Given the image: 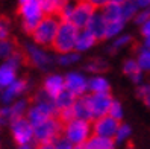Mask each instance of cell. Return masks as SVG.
<instances>
[{"mask_svg":"<svg viewBox=\"0 0 150 149\" xmlns=\"http://www.w3.org/2000/svg\"><path fill=\"white\" fill-rule=\"evenodd\" d=\"M97 9L88 2H74V0H68V2L62 6V9L59 11V19L61 20H67L70 23H73L76 28L83 29L86 28L88 21L93 17V14Z\"/></svg>","mask_w":150,"mask_h":149,"instance_id":"cell-1","label":"cell"},{"mask_svg":"<svg viewBox=\"0 0 150 149\" xmlns=\"http://www.w3.org/2000/svg\"><path fill=\"white\" fill-rule=\"evenodd\" d=\"M55 116H58V111L55 108L53 99L41 88L35 94L33 102L29 105L28 111H26V117L35 126V125H40L41 122L47 120L50 117H55Z\"/></svg>","mask_w":150,"mask_h":149,"instance_id":"cell-2","label":"cell"},{"mask_svg":"<svg viewBox=\"0 0 150 149\" xmlns=\"http://www.w3.org/2000/svg\"><path fill=\"white\" fill-rule=\"evenodd\" d=\"M23 55L28 63L41 72H50L53 66L56 64L55 55L49 50V47L40 46L33 41H29L23 46Z\"/></svg>","mask_w":150,"mask_h":149,"instance_id":"cell-3","label":"cell"},{"mask_svg":"<svg viewBox=\"0 0 150 149\" xmlns=\"http://www.w3.org/2000/svg\"><path fill=\"white\" fill-rule=\"evenodd\" d=\"M59 23H61L59 15L46 14L40 20V23L35 26V29L29 34L32 41L40 44V46L52 49L55 37H56V32H58V28H59Z\"/></svg>","mask_w":150,"mask_h":149,"instance_id":"cell-4","label":"cell"},{"mask_svg":"<svg viewBox=\"0 0 150 149\" xmlns=\"http://www.w3.org/2000/svg\"><path fill=\"white\" fill-rule=\"evenodd\" d=\"M93 134V123L86 119H71L62 123V135L73 145V148H82Z\"/></svg>","mask_w":150,"mask_h":149,"instance_id":"cell-5","label":"cell"},{"mask_svg":"<svg viewBox=\"0 0 150 149\" xmlns=\"http://www.w3.org/2000/svg\"><path fill=\"white\" fill-rule=\"evenodd\" d=\"M33 134H35V143L40 148L50 149L52 143L62 134V122L58 116L50 117L47 120L41 122L40 125L33 126Z\"/></svg>","mask_w":150,"mask_h":149,"instance_id":"cell-6","label":"cell"},{"mask_svg":"<svg viewBox=\"0 0 150 149\" xmlns=\"http://www.w3.org/2000/svg\"><path fill=\"white\" fill-rule=\"evenodd\" d=\"M9 129H11V134H12L15 145L20 149H30L33 146H37V143H35V134H33V125L28 120L26 116L15 119L9 125Z\"/></svg>","mask_w":150,"mask_h":149,"instance_id":"cell-7","label":"cell"},{"mask_svg":"<svg viewBox=\"0 0 150 149\" xmlns=\"http://www.w3.org/2000/svg\"><path fill=\"white\" fill-rule=\"evenodd\" d=\"M77 34H79V28H76L73 23H70L67 20H61L55 41H53V46H52V49L55 50V53L74 50Z\"/></svg>","mask_w":150,"mask_h":149,"instance_id":"cell-8","label":"cell"},{"mask_svg":"<svg viewBox=\"0 0 150 149\" xmlns=\"http://www.w3.org/2000/svg\"><path fill=\"white\" fill-rule=\"evenodd\" d=\"M18 15L21 19L23 29L30 34L46 14L42 11L40 0H28V2L18 3Z\"/></svg>","mask_w":150,"mask_h":149,"instance_id":"cell-9","label":"cell"},{"mask_svg":"<svg viewBox=\"0 0 150 149\" xmlns=\"http://www.w3.org/2000/svg\"><path fill=\"white\" fill-rule=\"evenodd\" d=\"M23 61L26 59L21 50H17L12 56L3 59V63L0 64V90H3L5 87L12 84L18 78V70L23 64Z\"/></svg>","mask_w":150,"mask_h":149,"instance_id":"cell-10","label":"cell"},{"mask_svg":"<svg viewBox=\"0 0 150 149\" xmlns=\"http://www.w3.org/2000/svg\"><path fill=\"white\" fill-rule=\"evenodd\" d=\"M85 101L88 103V108L91 111V117L94 120L97 117L108 114L114 98L111 93H86Z\"/></svg>","mask_w":150,"mask_h":149,"instance_id":"cell-11","label":"cell"},{"mask_svg":"<svg viewBox=\"0 0 150 149\" xmlns=\"http://www.w3.org/2000/svg\"><path fill=\"white\" fill-rule=\"evenodd\" d=\"M65 88L71 91L76 98H81L88 93V76L79 70H70L64 75Z\"/></svg>","mask_w":150,"mask_h":149,"instance_id":"cell-12","label":"cell"},{"mask_svg":"<svg viewBox=\"0 0 150 149\" xmlns=\"http://www.w3.org/2000/svg\"><path fill=\"white\" fill-rule=\"evenodd\" d=\"M29 88H30V84H29L28 79L17 78L12 84L5 87L3 90H0V103L2 105L12 103L15 99H18L23 94H26V91H28Z\"/></svg>","mask_w":150,"mask_h":149,"instance_id":"cell-13","label":"cell"},{"mask_svg":"<svg viewBox=\"0 0 150 149\" xmlns=\"http://www.w3.org/2000/svg\"><path fill=\"white\" fill-rule=\"evenodd\" d=\"M91 123H93V134L114 138V135L117 133V128L120 125V120L114 119L109 114H105L102 117H97V119L91 120Z\"/></svg>","mask_w":150,"mask_h":149,"instance_id":"cell-14","label":"cell"},{"mask_svg":"<svg viewBox=\"0 0 150 149\" xmlns=\"http://www.w3.org/2000/svg\"><path fill=\"white\" fill-rule=\"evenodd\" d=\"M41 88L46 91L52 99H53L56 94H59L65 88V78H64V75L56 73V72H49L47 76L44 78Z\"/></svg>","mask_w":150,"mask_h":149,"instance_id":"cell-15","label":"cell"},{"mask_svg":"<svg viewBox=\"0 0 150 149\" xmlns=\"http://www.w3.org/2000/svg\"><path fill=\"white\" fill-rule=\"evenodd\" d=\"M86 29L90 31L94 37L97 38V41H102L105 40V31H106V20H105L103 14L97 9L93 17L90 19V21H88L86 24Z\"/></svg>","mask_w":150,"mask_h":149,"instance_id":"cell-16","label":"cell"},{"mask_svg":"<svg viewBox=\"0 0 150 149\" xmlns=\"http://www.w3.org/2000/svg\"><path fill=\"white\" fill-rule=\"evenodd\" d=\"M97 44V38L88 31L86 28L79 29L77 38H76V46L74 50H77L79 53H86L88 50H91L94 46Z\"/></svg>","mask_w":150,"mask_h":149,"instance_id":"cell-17","label":"cell"},{"mask_svg":"<svg viewBox=\"0 0 150 149\" xmlns=\"http://www.w3.org/2000/svg\"><path fill=\"white\" fill-rule=\"evenodd\" d=\"M123 73H125L135 85H139L144 79V72L141 70V67L137 63L135 58H129L123 63Z\"/></svg>","mask_w":150,"mask_h":149,"instance_id":"cell-18","label":"cell"},{"mask_svg":"<svg viewBox=\"0 0 150 149\" xmlns=\"http://www.w3.org/2000/svg\"><path fill=\"white\" fill-rule=\"evenodd\" d=\"M115 146L117 145H115V142H114V138L91 134V137L85 142L82 149H114Z\"/></svg>","mask_w":150,"mask_h":149,"instance_id":"cell-19","label":"cell"},{"mask_svg":"<svg viewBox=\"0 0 150 149\" xmlns=\"http://www.w3.org/2000/svg\"><path fill=\"white\" fill-rule=\"evenodd\" d=\"M88 93H111V84L103 75L88 78Z\"/></svg>","mask_w":150,"mask_h":149,"instance_id":"cell-20","label":"cell"},{"mask_svg":"<svg viewBox=\"0 0 150 149\" xmlns=\"http://www.w3.org/2000/svg\"><path fill=\"white\" fill-rule=\"evenodd\" d=\"M76 99H77V98H76L71 91H68L67 88H64L59 94H56L55 98H53V103H55L56 111L59 113V111H64V110L71 108Z\"/></svg>","mask_w":150,"mask_h":149,"instance_id":"cell-21","label":"cell"},{"mask_svg":"<svg viewBox=\"0 0 150 149\" xmlns=\"http://www.w3.org/2000/svg\"><path fill=\"white\" fill-rule=\"evenodd\" d=\"M82 53H79L77 50H67V52H59L55 55V61L56 64L61 67H71L76 66L81 61Z\"/></svg>","mask_w":150,"mask_h":149,"instance_id":"cell-22","label":"cell"},{"mask_svg":"<svg viewBox=\"0 0 150 149\" xmlns=\"http://www.w3.org/2000/svg\"><path fill=\"white\" fill-rule=\"evenodd\" d=\"M73 116L77 117V119H86V120H93L91 117V111L88 108V103L85 101V96H81V98H77L73 103Z\"/></svg>","mask_w":150,"mask_h":149,"instance_id":"cell-23","label":"cell"},{"mask_svg":"<svg viewBox=\"0 0 150 149\" xmlns=\"http://www.w3.org/2000/svg\"><path fill=\"white\" fill-rule=\"evenodd\" d=\"M135 59H137V63L139 64L141 70H143L144 73H150V47L143 44L137 50Z\"/></svg>","mask_w":150,"mask_h":149,"instance_id":"cell-24","label":"cell"},{"mask_svg":"<svg viewBox=\"0 0 150 149\" xmlns=\"http://www.w3.org/2000/svg\"><path fill=\"white\" fill-rule=\"evenodd\" d=\"M108 63L105 59H100V58H93L90 61H86L85 64V70L91 75H100V73H105L108 70Z\"/></svg>","mask_w":150,"mask_h":149,"instance_id":"cell-25","label":"cell"},{"mask_svg":"<svg viewBox=\"0 0 150 149\" xmlns=\"http://www.w3.org/2000/svg\"><path fill=\"white\" fill-rule=\"evenodd\" d=\"M126 26V21L123 20H115V21H106V31H105V40H112L117 35L123 32Z\"/></svg>","mask_w":150,"mask_h":149,"instance_id":"cell-26","label":"cell"},{"mask_svg":"<svg viewBox=\"0 0 150 149\" xmlns=\"http://www.w3.org/2000/svg\"><path fill=\"white\" fill-rule=\"evenodd\" d=\"M40 2H41V6H42L44 14L58 15L59 11L62 9V6L68 2V0H40Z\"/></svg>","mask_w":150,"mask_h":149,"instance_id":"cell-27","label":"cell"},{"mask_svg":"<svg viewBox=\"0 0 150 149\" xmlns=\"http://www.w3.org/2000/svg\"><path fill=\"white\" fill-rule=\"evenodd\" d=\"M17 50H18V49H17V44L9 37L0 40V59H2V61L8 59L9 56H12Z\"/></svg>","mask_w":150,"mask_h":149,"instance_id":"cell-28","label":"cell"},{"mask_svg":"<svg viewBox=\"0 0 150 149\" xmlns=\"http://www.w3.org/2000/svg\"><path fill=\"white\" fill-rule=\"evenodd\" d=\"M8 105H11V110L14 113L15 119H18V117L26 116V111H28L30 102L26 99V98H18V99H15L12 103H8Z\"/></svg>","mask_w":150,"mask_h":149,"instance_id":"cell-29","label":"cell"},{"mask_svg":"<svg viewBox=\"0 0 150 149\" xmlns=\"http://www.w3.org/2000/svg\"><path fill=\"white\" fill-rule=\"evenodd\" d=\"M130 135H132V128L127 123L120 122V125L117 128V133L114 135V142H115V145H123L130 138Z\"/></svg>","mask_w":150,"mask_h":149,"instance_id":"cell-30","label":"cell"},{"mask_svg":"<svg viewBox=\"0 0 150 149\" xmlns=\"http://www.w3.org/2000/svg\"><path fill=\"white\" fill-rule=\"evenodd\" d=\"M138 9L139 8L135 3V0H125V2H121V15L126 21L134 20V17L138 12Z\"/></svg>","mask_w":150,"mask_h":149,"instance_id":"cell-31","label":"cell"},{"mask_svg":"<svg viewBox=\"0 0 150 149\" xmlns=\"http://www.w3.org/2000/svg\"><path fill=\"white\" fill-rule=\"evenodd\" d=\"M132 38L129 34H120V35H117L115 38H112V43H111V50L112 52H117V50H121V49H125V47H127V46H130L132 44Z\"/></svg>","mask_w":150,"mask_h":149,"instance_id":"cell-32","label":"cell"},{"mask_svg":"<svg viewBox=\"0 0 150 149\" xmlns=\"http://www.w3.org/2000/svg\"><path fill=\"white\" fill-rule=\"evenodd\" d=\"M15 120V116L11 110V105H2L0 107V128L9 126Z\"/></svg>","mask_w":150,"mask_h":149,"instance_id":"cell-33","label":"cell"},{"mask_svg":"<svg viewBox=\"0 0 150 149\" xmlns=\"http://www.w3.org/2000/svg\"><path fill=\"white\" fill-rule=\"evenodd\" d=\"M137 94H138V98L150 108V84L141 82L138 85V88H137Z\"/></svg>","mask_w":150,"mask_h":149,"instance_id":"cell-34","label":"cell"},{"mask_svg":"<svg viewBox=\"0 0 150 149\" xmlns=\"http://www.w3.org/2000/svg\"><path fill=\"white\" fill-rule=\"evenodd\" d=\"M108 114L112 116L114 119H117V120H123V116H125V111H123V105L114 99L112 103H111V107H109V111H108Z\"/></svg>","mask_w":150,"mask_h":149,"instance_id":"cell-35","label":"cell"},{"mask_svg":"<svg viewBox=\"0 0 150 149\" xmlns=\"http://www.w3.org/2000/svg\"><path fill=\"white\" fill-rule=\"evenodd\" d=\"M11 35V21L6 17L0 15V40L8 38Z\"/></svg>","mask_w":150,"mask_h":149,"instance_id":"cell-36","label":"cell"},{"mask_svg":"<svg viewBox=\"0 0 150 149\" xmlns=\"http://www.w3.org/2000/svg\"><path fill=\"white\" fill-rule=\"evenodd\" d=\"M50 149H73V145L68 142V140L61 134L53 143H52V146H50Z\"/></svg>","mask_w":150,"mask_h":149,"instance_id":"cell-37","label":"cell"},{"mask_svg":"<svg viewBox=\"0 0 150 149\" xmlns=\"http://www.w3.org/2000/svg\"><path fill=\"white\" fill-rule=\"evenodd\" d=\"M147 19H150V8H141V9H138V12L134 17L137 24H143Z\"/></svg>","mask_w":150,"mask_h":149,"instance_id":"cell-38","label":"cell"},{"mask_svg":"<svg viewBox=\"0 0 150 149\" xmlns=\"http://www.w3.org/2000/svg\"><path fill=\"white\" fill-rule=\"evenodd\" d=\"M139 31H141V35L146 38V37H150V19H147L143 24H139Z\"/></svg>","mask_w":150,"mask_h":149,"instance_id":"cell-39","label":"cell"},{"mask_svg":"<svg viewBox=\"0 0 150 149\" xmlns=\"http://www.w3.org/2000/svg\"><path fill=\"white\" fill-rule=\"evenodd\" d=\"M88 2H90L96 9H102V8L106 5V3H109L111 0H88Z\"/></svg>","mask_w":150,"mask_h":149,"instance_id":"cell-40","label":"cell"},{"mask_svg":"<svg viewBox=\"0 0 150 149\" xmlns=\"http://www.w3.org/2000/svg\"><path fill=\"white\" fill-rule=\"evenodd\" d=\"M135 3L138 5V8H150V0H135Z\"/></svg>","mask_w":150,"mask_h":149,"instance_id":"cell-41","label":"cell"},{"mask_svg":"<svg viewBox=\"0 0 150 149\" xmlns=\"http://www.w3.org/2000/svg\"><path fill=\"white\" fill-rule=\"evenodd\" d=\"M144 46L150 47V37H146V38H144Z\"/></svg>","mask_w":150,"mask_h":149,"instance_id":"cell-42","label":"cell"},{"mask_svg":"<svg viewBox=\"0 0 150 149\" xmlns=\"http://www.w3.org/2000/svg\"><path fill=\"white\" fill-rule=\"evenodd\" d=\"M23 2H28V0H18V3H23Z\"/></svg>","mask_w":150,"mask_h":149,"instance_id":"cell-43","label":"cell"},{"mask_svg":"<svg viewBox=\"0 0 150 149\" xmlns=\"http://www.w3.org/2000/svg\"><path fill=\"white\" fill-rule=\"evenodd\" d=\"M74 2H85V0H74Z\"/></svg>","mask_w":150,"mask_h":149,"instance_id":"cell-44","label":"cell"}]
</instances>
